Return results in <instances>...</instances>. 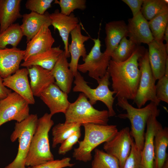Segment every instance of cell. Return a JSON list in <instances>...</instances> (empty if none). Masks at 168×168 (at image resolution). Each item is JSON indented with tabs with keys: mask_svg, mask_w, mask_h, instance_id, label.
I'll use <instances>...</instances> for the list:
<instances>
[{
	"mask_svg": "<svg viewBox=\"0 0 168 168\" xmlns=\"http://www.w3.org/2000/svg\"><path fill=\"white\" fill-rule=\"evenodd\" d=\"M138 45L131 56L123 62L110 60L107 70L112 82V87L117 98L133 100L141 76L138 60L145 51Z\"/></svg>",
	"mask_w": 168,
	"mask_h": 168,
	"instance_id": "6da1fadb",
	"label": "cell"
},
{
	"mask_svg": "<svg viewBox=\"0 0 168 168\" xmlns=\"http://www.w3.org/2000/svg\"><path fill=\"white\" fill-rule=\"evenodd\" d=\"M52 116L46 113L38 119L26 157V166L35 167L54 159L50 149L49 136L54 124Z\"/></svg>",
	"mask_w": 168,
	"mask_h": 168,
	"instance_id": "7a4b0ae2",
	"label": "cell"
},
{
	"mask_svg": "<svg viewBox=\"0 0 168 168\" xmlns=\"http://www.w3.org/2000/svg\"><path fill=\"white\" fill-rule=\"evenodd\" d=\"M117 105L126 111V113L119 114L118 117L129 120L131 124L130 135L134 139L137 148L141 151L144 144L145 130L147 120L151 115L159 116L160 110L158 105L151 102L144 107L136 108L130 104L127 100L121 98H117Z\"/></svg>",
	"mask_w": 168,
	"mask_h": 168,
	"instance_id": "3957f363",
	"label": "cell"
},
{
	"mask_svg": "<svg viewBox=\"0 0 168 168\" xmlns=\"http://www.w3.org/2000/svg\"><path fill=\"white\" fill-rule=\"evenodd\" d=\"M83 140L74 149L72 157L77 160L86 162L91 160V152L98 146L111 139L118 131L116 125H103L85 124Z\"/></svg>",
	"mask_w": 168,
	"mask_h": 168,
	"instance_id": "277c9868",
	"label": "cell"
},
{
	"mask_svg": "<svg viewBox=\"0 0 168 168\" xmlns=\"http://www.w3.org/2000/svg\"><path fill=\"white\" fill-rule=\"evenodd\" d=\"M65 122L107 125L110 117L108 110L95 108L83 93H80L73 102L70 103L64 114Z\"/></svg>",
	"mask_w": 168,
	"mask_h": 168,
	"instance_id": "5b68a950",
	"label": "cell"
},
{
	"mask_svg": "<svg viewBox=\"0 0 168 168\" xmlns=\"http://www.w3.org/2000/svg\"><path fill=\"white\" fill-rule=\"evenodd\" d=\"M38 119L37 114H31L21 122L15 123L14 129L10 138L12 142L18 140V152L14 160L4 168H26V158Z\"/></svg>",
	"mask_w": 168,
	"mask_h": 168,
	"instance_id": "8992f818",
	"label": "cell"
},
{
	"mask_svg": "<svg viewBox=\"0 0 168 168\" xmlns=\"http://www.w3.org/2000/svg\"><path fill=\"white\" fill-rule=\"evenodd\" d=\"M74 77V83L75 85L72 89L73 92H81L84 94L92 105L95 104L98 101L102 102L108 108L110 117L115 115L113 108L115 99L113 96L115 92L110 90L109 88L110 84V76L107 70L105 75L97 81L98 85L95 88H92L88 85L79 72H77Z\"/></svg>",
	"mask_w": 168,
	"mask_h": 168,
	"instance_id": "52a82bcc",
	"label": "cell"
},
{
	"mask_svg": "<svg viewBox=\"0 0 168 168\" xmlns=\"http://www.w3.org/2000/svg\"><path fill=\"white\" fill-rule=\"evenodd\" d=\"M138 62L141 76L137 93L133 100V103L138 108H142L148 101L156 103L158 106L160 101L156 95V80L150 66L147 49H145L139 57Z\"/></svg>",
	"mask_w": 168,
	"mask_h": 168,
	"instance_id": "ba28073f",
	"label": "cell"
},
{
	"mask_svg": "<svg viewBox=\"0 0 168 168\" xmlns=\"http://www.w3.org/2000/svg\"><path fill=\"white\" fill-rule=\"evenodd\" d=\"M94 45L83 60L77 65V70L82 73L88 72V75L96 81L102 77L107 72L111 56L100 50L101 41L99 37L92 39Z\"/></svg>",
	"mask_w": 168,
	"mask_h": 168,
	"instance_id": "9c48e42d",
	"label": "cell"
},
{
	"mask_svg": "<svg viewBox=\"0 0 168 168\" xmlns=\"http://www.w3.org/2000/svg\"><path fill=\"white\" fill-rule=\"evenodd\" d=\"M29 104L23 98L15 92H12L0 102V127L8 121L19 122L29 114Z\"/></svg>",
	"mask_w": 168,
	"mask_h": 168,
	"instance_id": "30bf717a",
	"label": "cell"
},
{
	"mask_svg": "<svg viewBox=\"0 0 168 168\" xmlns=\"http://www.w3.org/2000/svg\"><path fill=\"white\" fill-rule=\"evenodd\" d=\"M133 141L129 128L126 127L118 131L110 140L105 142L103 148L106 152L115 157L119 161L120 168H123L130 154Z\"/></svg>",
	"mask_w": 168,
	"mask_h": 168,
	"instance_id": "8fae6325",
	"label": "cell"
},
{
	"mask_svg": "<svg viewBox=\"0 0 168 168\" xmlns=\"http://www.w3.org/2000/svg\"><path fill=\"white\" fill-rule=\"evenodd\" d=\"M51 25L54 30H58L64 45V51L68 58L70 55L68 51V39L70 34L79 24V20L72 12L69 15L61 13L58 9L49 14Z\"/></svg>",
	"mask_w": 168,
	"mask_h": 168,
	"instance_id": "7c38bea8",
	"label": "cell"
},
{
	"mask_svg": "<svg viewBox=\"0 0 168 168\" xmlns=\"http://www.w3.org/2000/svg\"><path fill=\"white\" fill-rule=\"evenodd\" d=\"M27 68L19 69L11 75L3 79V84L26 100L29 104H34L35 100L32 93Z\"/></svg>",
	"mask_w": 168,
	"mask_h": 168,
	"instance_id": "4fadbf2b",
	"label": "cell"
},
{
	"mask_svg": "<svg viewBox=\"0 0 168 168\" xmlns=\"http://www.w3.org/2000/svg\"><path fill=\"white\" fill-rule=\"evenodd\" d=\"M40 97L49 108L52 116L59 113L64 114L71 103L68 100V94L55 83L51 84Z\"/></svg>",
	"mask_w": 168,
	"mask_h": 168,
	"instance_id": "5bb4252c",
	"label": "cell"
},
{
	"mask_svg": "<svg viewBox=\"0 0 168 168\" xmlns=\"http://www.w3.org/2000/svg\"><path fill=\"white\" fill-rule=\"evenodd\" d=\"M127 36L137 45L143 43L148 44L154 40L148 21L141 12L128 20Z\"/></svg>",
	"mask_w": 168,
	"mask_h": 168,
	"instance_id": "9a60e30c",
	"label": "cell"
},
{
	"mask_svg": "<svg viewBox=\"0 0 168 168\" xmlns=\"http://www.w3.org/2000/svg\"><path fill=\"white\" fill-rule=\"evenodd\" d=\"M70 34L71 41L68 45V51L71 57L69 68L75 77L78 72L77 67L80 57H82L83 59L87 54L84 43L89 40L91 37L82 34L80 23L71 32Z\"/></svg>",
	"mask_w": 168,
	"mask_h": 168,
	"instance_id": "2e32d148",
	"label": "cell"
},
{
	"mask_svg": "<svg viewBox=\"0 0 168 168\" xmlns=\"http://www.w3.org/2000/svg\"><path fill=\"white\" fill-rule=\"evenodd\" d=\"M148 45L149 61L156 80L164 75L166 63L168 59V50L163 42H158L154 40Z\"/></svg>",
	"mask_w": 168,
	"mask_h": 168,
	"instance_id": "e0dca14e",
	"label": "cell"
},
{
	"mask_svg": "<svg viewBox=\"0 0 168 168\" xmlns=\"http://www.w3.org/2000/svg\"><path fill=\"white\" fill-rule=\"evenodd\" d=\"M157 117L155 115H151L147 122L144 144L141 151L143 168H154V136L156 130L161 124L157 120Z\"/></svg>",
	"mask_w": 168,
	"mask_h": 168,
	"instance_id": "ac0fdd59",
	"label": "cell"
},
{
	"mask_svg": "<svg viewBox=\"0 0 168 168\" xmlns=\"http://www.w3.org/2000/svg\"><path fill=\"white\" fill-rule=\"evenodd\" d=\"M25 50L17 47L0 49V76L4 79L19 69L23 60Z\"/></svg>",
	"mask_w": 168,
	"mask_h": 168,
	"instance_id": "d6986e66",
	"label": "cell"
},
{
	"mask_svg": "<svg viewBox=\"0 0 168 168\" xmlns=\"http://www.w3.org/2000/svg\"><path fill=\"white\" fill-rule=\"evenodd\" d=\"M48 25H43L38 32L27 43L23 60L34 55L51 49L55 42Z\"/></svg>",
	"mask_w": 168,
	"mask_h": 168,
	"instance_id": "ffe728a7",
	"label": "cell"
},
{
	"mask_svg": "<svg viewBox=\"0 0 168 168\" xmlns=\"http://www.w3.org/2000/svg\"><path fill=\"white\" fill-rule=\"evenodd\" d=\"M69 63L64 51L50 70L55 80V83L68 94L70 92L74 77L69 68Z\"/></svg>",
	"mask_w": 168,
	"mask_h": 168,
	"instance_id": "44dd1931",
	"label": "cell"
},
{
	"mask_svg": "<svg viewBox=\"0 0 168 168\" xmlns=\"http://www.w3.org/2000/svg\"><path fill=\"white\" fill-rule=\"evenodd\" d=\"M30 78V85L34 96L40 97L41 94L55 79L51 71L40 66L35 65L26 68Z\"/></svg>",
	"mask_w": 168,
	"mask_h": 168,
	"instance_id": "7402d4cb",
	"label": "cell"
},
{
	"mask_svg": "<svg viewBox=\"0 0 168 168\" xmlns=\"http://www.w3.org/2000/svg\"><path fill=\"white\" fill-rule=\"evenodd\" d=\"M48 12L43 15L31 12L22 15V24L20 27L24 36H26V43L29 42L38 32L44 24L49 26L51 20Z\"/></svg>",
	"mask_w": 168,
	"mask_h": 168,
	"instance_id": "603a6c76",
	"label": "cell"
},
{
	"mask_svg": "<svg viewBox=\"0 0 168 168\" xmlns=\"http://www.w3.org/2000/svg\"><path fill=\"white\" fill-rule=\"evenodd\" d=\"M105 30L106 49L104 52L111 56L122 39L127 37V26L123 20L112 21L106 24Z\"/></svg>",
	"mask_w": 168,
	"mask_h": 168,
	"instance_id": "cb8c5ba5",
	"label": "cell"
},
{
	"mask_svg": "<svg viewBox=\"0 0 168 168\" xmlns=\"http://www.w3.org/2000/svg\"><path fill=\"white\" fill-rule=\"evenodd\" d=\"M21 2V0H0V34L22 17Z\"/></svg>",
	"mask_w": 168,
	"mask_h": 168,
	"instance_id": "d4e9b609",
	"label": "cell"
},
{
	"mask_svg": "<svg viewBox=\"0 0 168 168\" xmlns=\"http://www.w3.org/2000/svg\"><path fill=\"white\" fill-rule=\"evenodd\" d=\"M60 47L59 45L52 47L49 50L30 56L21 63L20 65L26 68L37 65L51 70L64 51Z\"/></svg>",
	"mask_w": 168,
	"mask_h": 168,
	"instance_id": "484cf974",
	"label": "cell"
},
{
	"mask_svg": "<svg viewBox=\"0 0 168 168\" xmlns=\"http://www.w3.org/2000/svg\"><path fill=\"white\" fill-rule=\"evenodd\" d=\"M168 146V128L162 125L158 128L154 138V168H161L168 158L166 151Z\"/></svg>",
	"mask_w": 168,
	"mask_h": 168,
	"instance_id": "4316f807",
	"label": "cell"
},
{
	"mask_svg": "<svg viewBox=\"0 0 168 168\" xmlns=\"http://www.w3.org/2000/svg\"><path fill=\"white\" fill-rule=\"evenodd\" d=\"M81 126L78 123L66 122L55 125L52 129V147L61 144L75 132L80 130Z\"/></svg>",
	"mask_w": 168,
	"mask_h": 168,
	"instance_id": "83f0119b",
	"label": "cell"
},
{
	"mask_svg": "<svg viewBox=\"0 0 168 168\" xmlns=\"http://www.w3.org/2000/svg\"><path fill=\"white\" fill-rule=\"evenodd\" d=\"M23 36L20 25L14 23L0 34V49L6 48L8 45L17 47Z\"/></svg>",
	"mask_w": 168,
	"mask_h": 168,
	"instance_id": "f1b7e54d",
	"label": "cell"
},
{
	"mask_svg": "<svg viewBox=\"0 0 168 168\" xmlns=\"http://www.w3.org/2000/svg\"><path fill=\"white\" fill-rule=\"evenodd\" d=\"M141 12L147 20L168 12V4L164 0H144Z\"/></svg>",
	"mask_w": 168,
	"mask_h": 168,
	"instance_id": "f546056e",
	"label": "cell"
},
{
	"mask_svg": "<svg viewBox=\"0 0 168 168\" xmlns=\"http://www.w3.org/2000/svg\"><path fill=\"white\" fill-rule=\"evenodd\" d=\"M137 45L124 37L112 53L111 60L117 62H123L128 59L136 49Z\"/></svg>",
	"mask_w": 168,
	"mask_h": 168,
	"instance_id": "4dcf8cb0",
	"label": "cell"
},
{
	"mask_svg": "<svg viewBox=\"0 0 168 168\" xmlns=\"http://www.w3.org/2000/svg\"><path fill=\"white\" fill-rule=\"evenodd\" d=\"M91 168H120L118 160L102 150L96 148Z\"/></svg>",
	"mask_w": 168,
	"mask_h": 168,
	"instance_id": "1f68e13d",
	"label": "cell"
},
{
	"mask_svg": "<svg viewBox=\"0 0 168 168\" xmlns=\"http://www.w3.org/2000/svg\"><path fill=\"white\" fill-rule=\"evenodd\" d=\"M148 24L154 40L163 42L165 30L168 25V12L158 16L149 21Z\"/></svg>",
	"mask_w": 168,
	"mask_h": 168,
	"instance_id": "d6a6232c",
	"label": "cell"
},
{
	"mask_svg": "<svg viewBox=\"0 0 168 168\" xmlns=\"http://www.w3.org/2000/svg\"><path fill=\"white\" fill-rule=\"evenodd\" d=\"M54 1V4L59 5L60 12L66 15H70L75 9L84 10L86 7V0H55Z\"/></svg>",
	"mask_w": 168,
	"mask_h": 168,
	"instance_id": "836d02e7",
	"label": "cell"
},
{
	"mask_svg": "<svg viewBox=\"0 0 168 168\" xmlns=\"http://www.w3.org/2000/svg\"><path fill=\"white\" fill-rule=\"evenodd\" d=\"M53 0H27L25 3L26 8L31 12L43 15L51 7Z\"/></svg>",
	"mask_w": 168,
	"mask_h": 168,
	"instance_id": "e575fe53",
	"label": "cell"
},
{
	"mask_svg": "<svg viewBox=\"0 0 168 168\" xmlns=\"http://www.w3.org/2000/svg\"><path fill=\"white\" fill-rule=\"evenodd\" d=\"M123 168H143L141 156V151L136 147L133 141L129 156L126 159Z\"/></svg>",
	"mask_w": 168,
	"mask_h": 168,
	"instance_id": "d590c367",
	"label": "cell"
},
{
	"mask_svg": "<svg viewBox=\"0 0 168 168\" xmlns=\"http://www.w3.org/2000/svg\"><path fill=\"white\" fill-rule=\"evenodd\" d=\"M156 85V93L157 98L168 103V75H164L159 79Z\"/></svg>",
	"mask_w": 168,
	"mask_h": 168,
	"instance_id": "8d00e7d4",
	"label": "cell"
},
{
	"mask_svg": "<svg viewBox=\"0 0 168 168\" xmlns=\"http://www.w3.org/2000/svg\"><path fill=\"white\" fill-rule=\"evenodd\" d=\"M81 136V130L74 132L61 144L58 150L60 155H65L71 150L73 146L79 141Z\"/></svg>",
	"mask_w": 168,
	"mask_h": 168,
	"instance_id": "74e56055",
	"label": "cell"
},
{
	"mask_svg": "<svg viewBox=\"0 0 168 168\" xmlns=\"http://www.w3.org/2000/svg\"><path fill=\"white\" fill-rule=\"evenodd\" d=\"M71 158L64 157L61 159L53 160L47 161L33 168H63L72 167L75 164L70 162Z\"/></svg>",
	"mask_w": 168,
	"mask_h": 168,
	"instance_id": "f35d334b",
	"label": "cell"
},
{
	"mask_svg": "<svg viewBox=\"0 0 168 168\" xmlns=\"http://www.w3.org/2000/svg\"><path fill=\"white\" fill-rule=\"evenodd\" d=\"M144 0H122L130 8L134 16L141 12Z\"/></svg>",
	"mask_w": 168,
	"mask_h": 168,
	"instance_id": "ab89813d",
	"label": "cell"
},
{
	"mask_svg": "<svg viewBox=\"0 0 168 168\" xmlns=\"http://www.w3.org/2000/svg\"><path fill=\"white\" fill-rule=\"evenodd\" d=\"M12 92L11 90L8 89L3 84V79L0 76V99H3Z\"/></svg>",
	"mask_w": 168,
	"mask_h": 168,
	"instance_id": "60d3db41",
	"label": "cell"
},
{
	"mask_svg": "<svg viewBox=\"0 0 168 168\" xmlns=\"http://www.w3.org/2000/svg\"><path fill=\"white\" fill-rule=\"evenodd\" d=\"M166 40V43L165 44L166 47L168 48V25L167 26L165 30L163 40Z\"/></svg>",
	"mask_w": 168,
	"mask_h": 168,
	"instance_id": "b9f144b4",
	"label": "cell"
},
{
	"mask_svg": "<svg viewBox=\"0 0 168 168\" xmlns=\"http://www.w3.org/2000/svg\"><path fill=\"white\" fill-rule=\"evenodd\" d=\"M161 168H168V158L166 160Z\"/></svg>",
	"mask_w": 168,
	"mask_h": 168,
	"instance_id": "7bdbcfd3",
	"label": "cell"
},
{
	"mask_svg": "<svg viewBox=\"0 0 168 168\" xmlns=\"http://www.w3.org/2000/svg\"><path fill=\"white\" fill-rule=\"evenodd\" d=\"M26 168H33L31 167H28Z\"/></svg>",
	"mask_w": 168,
	"mask_h": 168,
	"instance_id": "ee69618b",
	"label": "cell"
},
{
	"mask_svg": "<svg viewBox=\"0 0 168 168\" xmlns=\"http://www.w3.org/2000/svg\"><path fill=\"white\" fill-rule=\"evenodd\" d=\"M1 100L2 99H0V101H1Z\"/></svg>",
	"mask_w": 168,
	"mask_h": 168,
	"instance_id": "f6af8a7d",
	"label": "cell"
}]
</instances>
